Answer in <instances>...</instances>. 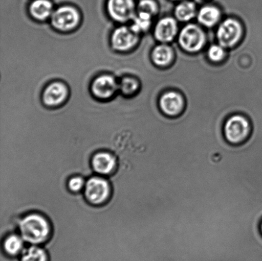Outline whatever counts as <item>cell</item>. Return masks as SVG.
<instances>
[{"instance_id": "1", "label": "cell", "mask_w": 262, "mask_h": 261, "mask_svg": "<svg viewBox=\"0 0 262 261\" xmlns=\"http://www.w3.org/2000/svg\"><path fill=\"white\" fill-rule=\"evenodd\" d=\"M19 228L23 240L33 245L45 242L51 232L50 223L39 214L33 213L25 217L20 222Z\"/></svg>"}, {"instance_id": "2", "label": "cell", "mask_w": 262, "mask_h": 261, "mask_svg": "<svg viewBox=\"0 0 262 261\" xmlns=\"http://www.w3.org/2000/svg\"><path fill=\"white\" fill-rule=\"evenodd\" d=\"M250 122L245 116L234 115L226 121L223 134L228 144L239 146L250 139L251 134Z\"/></svg>"}, {"instance_id": "3", "label": "cell", "mask_w": 262, "mask_h": 261, "mask_svg": "<svg viewBox=\"0 0 262 261\" xmlns=\"http://www.w3.org/2000/svg\"><path fill=\"white\" fill-rule=\"evenodd\" d=\"M81 19L80 13L75 7L63 5L54 10L51 23L58 32H69L76 29L80 24Z\"/></svg>"}, {"instance_id": "4", "label": "cell", "mask_w": 262, "mask_h": 261, "mask_svg": "<svg viewBox=\"0 0 262 261\" xmlns=\"http://www.w3.org/2000/svg\"><path fill=\"white\" fill-rule=\"evenodd\" d=\"M179 43L184 50L196 53L202 50L206 43V37L201 28L190 24L181 30L179 35Z\"/></svg>"}, {"instance_id": "5", "label": "cell", "mask_w": 262, "mask_h": 261, "mask_svg": "<svg viewBox=\"0 0 262 261\" xmlns=\"http://www.w3.org/2000/svg\"><path fill=\"white\" fill-rule=\"evenodd\" d=\"M242 33V27L238 20L228 19L218 28V42L224 48H232L240 40Z\"/></svg>"}, {"instance_id": "6", "label": "cell", "mask_w": 262, "mask_h": 261, "mask_svg": "<svg viewBox=\"0 0 262 261\" xmlns=\"http://www.w3.org/2000/svg\"><path fill=\"white\" fill-rule=\"evenodd\" d=\"M107 10L115 21L126 22L136 15L135 0H107Z\"/></svg>"}, {"instance_id": "7", "label": "cell", "mask_w": 262, "mask_h": 261, "mask_svg": "<svg viewBox=\"0 0 262 261\" xmlns=\"http://www.w3.org/2000/svg\"><path fill=\"white\" fill-rule=\"evenodd\" d=\"M110 194V186L105 179L93 177L87 181L84 195L91 204L98 205L103 203L108 198Z\"/></svg>"}, {"instance_id": "8", "label": "cell", "mask_w": 262, "mask_h": 261, "mask_svg": "<svg viewBox=\"0 0 262 261\" xmlns=\"http://www.w3.org/2000/svg\"><path fill=\"white\" fill-rule=\"evenodd\" d=\"M139 35L134 32L130 27H118L112 33L111 44L114 50L119 52H127L137 44Z\"/></svg>"}, {"instance_id": "9", "label": "cell", "mask_w": 262, "mask_h": 261, "mask_svg": "<svg viewBox=\"0 0 262 261\" xmlns=\"http://www.w3.org/2000/svg\"><path fill=\"white\" fill-rule=\"evenodd\" d=\"M91 91L98 99H109L119 91V82L112 75L99 76L92 82Z\"/></svg>"}, {"instance_id": "10", "label": "cell", "mask_w": 262, "mask_h": 261, "mask_svg": "<svg viewBox=\"0 0 262 261\" xmlns=\"http://www.w3.org/2000/svg\"><path fill=\"white\" fill-rule=\"evenodd\" d=\"M69 89L65 84L60 81L50 83L43 91L42 99L43 104L48 107L61 106L67 101Z\"/></svg>"}, {"instance_id": "11", "label": "cell", "mask_w": 262, "mask_h": 261, "mask_svg": "<svg viewBox=\"0 0 262 261\" xmlns=\"http://www.w3.org/2000/svg\"><path fill=\"white\" fill-rule=\"evenodd\" d=\"M161 109L168 116H176L183 109L182 97L176 91H169L163 94L159 101Z\"/></svg>"}, {"instance_id": "12", "label": "cell", "mask_w": 262, "mask_h": 261, "mask_svg": "<svg viewBox=\"0 0 262 261\" xmlns=\"http://www.w3.org/2000/svg\"><path fill=\"white\" fill-rule=\"evenodd\" d=\"M178 32V25L176 20L171 17L161 19L156 25L154 35L157 40L161 42H171Z\"/></svg>"}, {"instance_id": "13", "label": "cell", "mask_w": 262, "mask_h": 261, "mask_svg": "<svg viewBox=\"0 0 262 261\" xmlns=\"http://www.w3.org/2000/svg\"><path fill=\"white\" fill-rule=\"evenodd\" d=\"M92 167L101 175H108L114 170L117 161L111 153L100 152L95 155L92 161Z\"/></svg>"}, {"instance_id": "14", "label": "cell", "mask_w": 262, "mask_h": 261, "mask_svg": "<svg viewBox=\"0 0 262 261\" xmlns=\"http://www.w3.org/2000/svg\"><path fill=\"white\" fill-rule=\"evenodd\" d=\"M53 12V5L50 0H34L29 7L31 16L38 21L51 19Z\"/></svg>"}, {"instance_id": "15", "label": "cell", "mask_w": 262, "mask_h": 261, "mask_svg": "<svg viewBox=\"0 0 262 261\" xmlns=\"http://www.w3.org/2000/svg\"><path fill=\"white\" fill-rule=\"evenodd\" d=\"M198 20L200 24L208 28L214 27L220 21L221 10L213 5H204L198 12Z\"/></svg>"}, {"instance_id": "16", "label": "cell", "mask_w": 262, "mask_h": 261, "mask_svg": "<svg viewBox=\"0 0 262 261\" xmlns=\"http://www.w3.org/2000/svg\"><path fill=\"white\" fill-rule=\"evenodd\" d=\"M198 14L196 3L191 0L180 2L174 9V15L180 21L187 22Z\"/></svg>"}, {"instance_id": "17", "label": "cell", "mask_w": 262, "mask_h": 261, "mask_svg": "<svg viewBox=\"0 0 262 261\" xmlns=\"http://www.w3.org/2000/svg\"><path fill=\"white\" fill-rule=\"evenodd\" d=\"M154 63L159 66H166L171 63L173 58V51L167 45L157 46L151 53Z\"/></svg>"}, {"instance_id": "18", "label": "cell", "mask_w": 262, "mask_h": 261, "mask_svg": "<svg viewBox=\"0 0 262 261\" xmlns=\"http://www.w3.org/2000/svg\"><path fill=\"white\" fill-rule=\"evenodd\" d=\"M4 249L5 254L10 257H15L21 254L24 250L23 239L17 235H10L5 240Z\"/></svg>"}, {"instance_id": "19", "label": "cell", "mask_w": 262, "mask_h": 261, "mask_svg": "<svg viewBox=\"0 0 262 261\" xmlns=\"http://www.w3.org/2000/svg\"><path fill=\"white\" fill-rule=\"evenodd\" d=\"M20 261H50V258L45 249L33 245L23 250Z\"/></svg>"}, {"instance_id": "20", "label": "cell", "mask_w": 262, "mask_h": 261, "mask_svg": "<svg viewBox=\"0 0 262 261\" xmlns=\"http://www.w3.org/2000/svg\"><path fill=\"white\" fill-rule=\"evenodd\" d=\"M152 17L146 13L138 12V14H136L133 18V24L130 27L131 29L138 35L146 32L150 27Z\"/></svg>"}, {"instance_id": "21", "label": "cell", "mask_w": 262, "mask_h": 261, "mask_svg": "<svg viewBox=\"0 0 262 261\" xmlns=\"http://www.w3.org/2000/svg\"><path fill=\"white\" fill-rule=\"evenodd\" d=\"M139 88V82L133 77H124L119 82V91L124 96H132L138 91Z\"/></svg>"}, {"instance_id": "22", "label": "cell", "mask_w": 262, "mask_h": 261, "mask_svg": "<svg viewBox=\"0 0 262 261\" xmlns=\"http://www.w3.org/2000/svg\"><path fill=\"white\" fill-rule=\"evenodd\" d=\"M137 8L138 12L146 13L152 17L159 11V4L157 0H140Z\"/></svg>"}, {"instance_id": "23", "label": "cell", "mask_w": 262, "mask_h": 261, "mask_svg": "<svg viewBox=\"0 0 262 261\" xmlns=\"http://www.w3.org/2000/svg\"><path fill=\"white\" fill-rule=\"evenodd\" d=\"M208 57L213 62H220L225 56V51L223 46L212 45L210 46L207 52Z\"/></svg>"}, {"instance_id": "24", "label": "cell", "mask_w": 262, "mask_h": 261, "mask_svg": "<svg viewBox=\"0 0 262 261\" xmlns=\"http://www.w3.org/2000/svg\"><path fill=\"white\" fill-rule=\"evenodd\" d=\"M84 185V181L80 176H75L69 181L68 186L71 191L76 193L81 191Z\"/></svg>"}, {"instance_id": "25", "label": "cell", "mask_w": 262, "mask_h": 261, "mask_svg": "<svg viewBox=\"0 0 262 261\" xmlns=\"http://www.w3.org/2000/svg\"><path fill=\"white\" fill-rule=\"evenodd\" d=\"M259 230H260V234L262 236V219L261 220L260 224H259Z\"/></svg>"}, {"instance_id": "26", "label": "cell", "mask_w": 262, "mask_h": 261, "mask_svg": "<svg viewBox=\"0 0 262 261\" xmlns=\"http://www.w3.org/2000/svg\"><path fill=\"white\" fill-rule=\"evenodd\" d=\"M169 1H171V2H182V1H184V0H169Z\"/></svg>"}]
</instances>
